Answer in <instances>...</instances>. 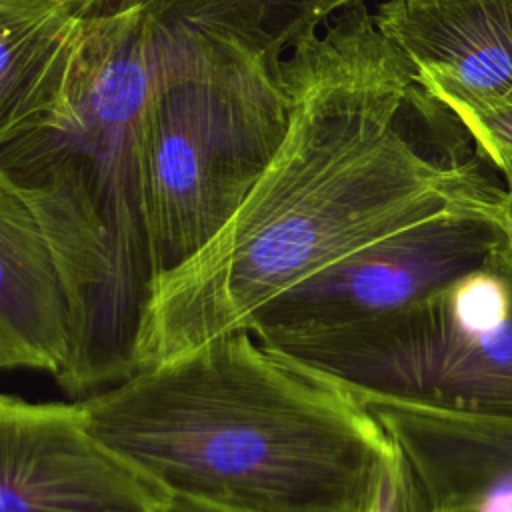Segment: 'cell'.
Here are the masks:
<instances>
[{
    "instance_id": "obj_1",
    "label": "cell",
    "mask_w": 512,
    "mask_h": 512,
    "mask_svg": "<svg viewBox=\"0 0 512 512\" xmlns=\"http://www.w3.org/2000/svg\"><path fill=\"white\" fill-rule=\"evenodd\" d=\"M280 76L292 100L288 134L226 226L156 276L136 370L248 330L296 282L494 180L364 0L296 42Z\"/></svg>"
},
{
    "instance_id": "obj_2",
    "label": "cell",
    "mask_w": 512,
    "mask_h": 512,
    "mask_svg": "<svg viewBox=\"0 0 512 512\" xmlns=\"http://www.w3.org/2000/svg\"><path fill=\"white\" fill-rule=\"evenodd\" d=\"M170 496L230 512H360L392 438L344 386L230 332L78 400Z\"/></svg>"
},
{
    "instance_id": "obj_3",
    "label": "cell",
    "mask_w": 512,
    "mask_h": 512,
    "mask_svg": "<svg viewBox=\"0 0 512 512\" xmlns=\"http://www.w3.org/2000/svg\"><path fill=\"white\" fill-rule=\"evenodd\" d=\"M148 6L94 18L70 86L72 118L0 142V178L32 210L70 294L74 366L134 364L154 284L144 192Z\"/></svg>"
},
{
    "instance_id": "obj_4",
    "label": "cell",
    "mask_w": 512,
    "mask_h": 512,
    "mask_svg": "<svg viewBox=\"0 0 512 512\" xmlns=\"http://www.w3.org/2000/svg\"><path fill=\"white\" fill-rule=\"evenodd\" d=\"M290 118L280 64L148 8L144 192L154 280L226 226L278 154Z\"/></svg>"
},
{
    "instance_id": "obj_5",
    "label": "cell",
    "mask_w": 512,
    "mask_h": 512,
    "mask_svg": "<svg viewBox=\"0 0 512 512\" xmlns=\"http://www.w3.org/2000/svg\"><path fill=\"white\" fill-rule=\"evenodd\" d=\"M258 340L364 402L512 420V232L478 268L398 312Z\"/></svg>"
},
{
    "instance_id": "obj_6",
    "label": "cell",
    "mask_w": 512,
    "mask_h": 512,
    "mask_svg": "<svg viewBox=\"0 0 512 512\" xmlns=\"http://www.w3.org/2000/svg\"><path fill=\"white\" fill-rule=\"evenodd\" d=\"M506 190L490 180L364 242L296 282L250 320L256 338L318 332L398 312L478 268L508 240Z\"/></svg>"
},
{
    "instance_id": "obj_7",
    "label": "cell",
    "mask_w": 512,
    "mask_h": 512,
    "mask_svg": "<svg viewBox=\"0 0 512 512\" xmlns=\"http://www.w3.org/2000/svg\"><path fill=\"white\" fill-rule=\"evenodd\" d=\"M170 494L100 440L78 402L0 398V512H164Z\"/></svg>"
},
{
    "instance_id": "obj_8",
    "label": "cell",
    "mask_w": 512,
    "mask_h": 512,
    "mask_svg": "<svg viewBox=\"0 0 512 512\" xmlns=\"http://www.w3.org/2000/svg\"><path fill=\"white\" fill-rule=\"evenodd\" d=\"M372 16L450 112L512 102V0H386Z\"/></svg>"
},
{
    "instance_id": "obj_9",
    "label": "cell",
    "mask_w": 512,
    "mask_h": 512,
    "mask_svg": "<svg viewBox=\"0 0 512 512\" xmlns=\"http://www.w3.org/2000/svg\"><path fill=\"white\" fill-rule=\"evenodd\" d=\"M74 312L64 274L32 210L0 178V366L64 376Z\"/></svg>"
},
{
    "instance_id": "obj_10",
    "label": "cell",
    "mask_w": 512,
    "mask_h": 512,
    "mask_svg": "<svg viewBox=\"0 0 512 512\" xmlns=\"http://www.w3.org/2000/svg\"><path fill=\"white\" fill-rule=\"evenodd\" d=\"M94 18L90 0H0V142L72 118V76Z\"/></svg>"
},
{
    "instance_id": "obj_11",
    "label": "cell",
    "mask_w": 512,
    "mask_h": 512,
    "mask_svg": "<svg viewBox=\"0 0 512 512\" xmlns=\"http://www.w3.org/2000/svg\"><path fill=\"white\" fill-rule=\"evenodd\" d=\"M366 406L400 444L430 500L512 484V420L378 400Z\"/></svg>"
},
{
    "instance_id": "obj_12",
    "label": "cell",
    "mask_w": 512,
    "mask_h": 512,
    "mask_svg": "<svg viewBox=\"0 0 512 512\" xmlns=\"http://www.w3.org/2000/svg\"><path fill=\"white\" fill-rule=\"evenodd\" d=\"M356 2L362 0H146L152 12L224 32L274 66L296 42Z\"/></svg>"
},
{
    "instance_id": "obj_13",
    "label": "cell",
    "mask_w": 512,
    "mask_h": 512,
    "mask_svg": "<svg viewBox=\"0 0 512 512\" xmlns=\"http://www.w3.org/2000/svg\"><path fill=\"white\" fill-rule=\"evenodd\" d=\"M360 512H432L422 480L394 438L374 468Z\"/></svg>"
},
{
    "instance_id": "obj_14",
    "label": "cell",
    "mask_w": 512,
    "mask_h": 512,
    "mask_svg": "<svg viewBox=\"0 0 512 512\" xmlns=\"http://www.w3.org/2000/svg\"><path fill=\"white\" fill-rule=\"evenodd\" d=\"M470 134L476 150L496 170L512 164V102L452 112Z\"/></svg>"
},
{
    "instance_id": "obj_15",
    "label": "cell",
    "mask_w": 512,
    "mask_h": 512,
    "mask_svg": "<svg viewBox=\"0 0 512 512\" xmlns=\"http://www.w3.org/2000/svg\"><path fill=\"white\" fill-rule=\"evenodd\" d=\"M432 502V512H512V484L448 494Z\"/></svg>"
},
{
    "instance_id": "obj_16",
    "label": "cell",
    "mask_w": 512,
    "mask_h": 512,
    "mask_svg": "<svg viewBox=\"0 0 512 512\" xmlns=\"http://www.w3.org/2000/svg\"><path fill=\"white\" fill-rule=\"evenodd\" d=\"M164 512H230V510H222L216 506H208V504H200L188 498H180V496H170Z\"/></svg>"
},
{
    "instance_id": "obj_17",
    "label": "cell",
    "mask_w": 512,
    "mask_h": 512,
    "mask_svg": "<svg viewBox=\"0 0 512 512\" xmlns=\"http://www.w3.org/2000/svg\"><path fill=\"white\" fill-rule=\"evenodd\" d=\"M96 8V14L98 18H104V16H114V14H120L136 4H142L146 0H90Z\"/></svg>"
},
{
    "instance_id": "obj_18",
    "label": "cell",
    "mask_w": 512,
    "mask_h": 512,
    "mask_svg": "<svg viewBox=\"0 0 512 512\" xmlns=\"http://www.w3.org/2000/svg\"><path fill=\"white\" fill-rule=\"evenodd\" d=\"M498 172H500L502 178H504V190H506L504 208H506V214H508V220H510V230H512V164L500 166Z\"/></svg>"
}]
</instances>
